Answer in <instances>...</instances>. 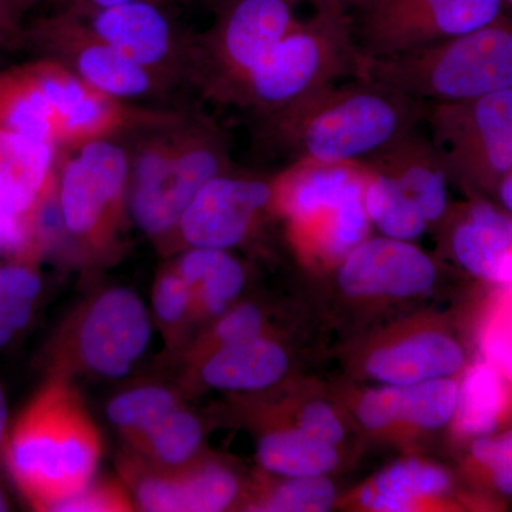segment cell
Returning <instances> with one entry per match:
<instances>
[{"label": "cell", "instance_id": "obj_28", "mask_svg": "<svg viewBox=\"0 0 512 512\" xmlns=\"http://www.w3.org/2000/svg\"><path fill=\"white\" fill-rule=\"evenodd\" d=\"M363 165V201L370 227L386 238L407 242L419 239L430 225L417 205L389 177Z\"/></svg>", "mask_w": 512, "mask_h": 512}, {"label": "cell", "instance_id": "obj_30", "mask_svg": "<svg viewBox=\"0 0 512 512\" xmlns=\"http://www.w3.org/2000/svg\"><path fill=\"white\" fill-rule=\"evenodd\" d=\"M202 441V426L194 414L175 409L157 426L136 441L154 460L167 467H180L197 453Z\"/></svg>", "mask_w": 512, "mask_h": 512}, {"label": "cell", "instance_id": "obj_11", "mask_svg": "<svg viewBox=\"0 0 512 512\" xmlns=\"http://www.w3.org/2000/svg\"><path fill=\"white\" fill-rule=\"evenodd\" d=\"M22 36L43 57L64 64L84 83L113 99H143L157 92V74L99 39L69 10L36 20Z\"/></svg>", "mask_w": 512, "mask_h": 512}, {"label": "cell", "instance_id": "obj_36", "mask_svg": "<svg viewBox=\"0 0 512 512\" xmlns=\"http://www.w3.org/2000/svg\"><path fill=\"white\" fill-rule=\"evenodd\" d=\"M262 328H264V319L259 309L252 305L235 306L222 313L212 330L211 342L215 348L245 342L261 336Z\"/></svg>", "mask_w": 512, "mask_h": 512}, {"label": "cell", "instance_id": "obj_19", "mask_svg": "<svg viewBox=\"0 0 512 512\" xmlns=\"http://www.w3.org/2000/svg\"><path fill=\"white\" fill-rule=\"evenodd\" d=\"M400 188L417 205L427 224H440L450 210V177L429 134L419 127L386 150L363 161Z\"/></svg>", "mask_w": 512, "mask_h": 512}, {"label": "cell", "instance_id": "obj_48", "mask_svg": "<svg viewBox=\"0 0 512 512\" xmlns=\"http://www.w3.org/2000/svg\"><path fill=\"white\" fill-rule=\"evenodd\" d=\"M505 12L512 15V0H504Z\"/></svg>", "mask_w": 512, "mask_h": 512}, {"label": "cell", "instance_id": "obj_18", "mask_svg": "<svg viewBox=\"0 0 512 512\" xmlns=\"http://www.w3.org/2000/svg\"><path fill=\"white\" fill-rule=\"evenodd\" d=\"M57 148L46 141L0 130V211L39 228L56 195Z\"/></svg>", "mask_w": 512, "mask_h": 512}, {"label": "cell", "instance_id": "obj_25", "mask_svg": "<svg viewBox=\"0 0 512 512\" xmlns=\"http://www.w3.org/2000/svg\"><path fill=\"white\" fill-rule=\"evenodd\" d=\"M453 487L450 474L443 467L421 460L394 463L363 488V507L377 512L416 510L423 501L443 497Z\"/></svg>", "mask_w": 512, "mask_h": 512}, {"label": "cell", "instance_id": "obj_6", "mask_svg": "<svg viewBox=\"0 0 512 512\" xmlns=\"http://www.w3.org/2000/svg\"><path fill=\"white\" fill-rule=\"evenodd\" d=\"M274 208L284 215L303 254L339 262L369 238L362 163L298 161L274 178Z\"/></svg>", "mask_w": 512, "mask_h": 512}, {"label": "cell", "instance_id": "obj_26", "mask_svg": "<svg viewBox=\"0 0 512 512\" xmlns=\"http://www.w3.org/2000/svg\"><path fill=\"white\" fill-rule=\"evenodd\" d=\"M174 268L190 286L198 316L227 312L245 285L244 268L224 249L190 248Z\"/></svg>", "mask_w": 512, "mask_h": 512}, {"label": "cell", "instance_id": "obj_17", "mask_svg": "<svg viewBox=\"0 0 512 512\" xmlns=\"http://www.w3.org/2000/svg\"><path fill=\"white\" fill-rule=\"evenodd\" d=\"M70 12V10H69ZM94 35L160 77L181 49L177 26L158 0H134L76 13Z\"/></svg>", "mask_w": 512, "mask_h": 512}, {"label": "cell", "instance_id": "obj_16", "mask_svg": "<svg viewBox=\"0 0 512 512\" xmlns=\"http://www.w3.org/2000/svg\"><path fill=\"white\" fill-rule=\"evenodd\" d=\"M450 220L448 249L457 265L495 289H512V215L490 198L471 197Z\"/></svg>", "mask_w": 512, "mask_h": 512}, {"label": "cell", "instance_id": "obj_27", "mask_svg": "<svg viewBox=\"0 0 512 512\" xmlns=\"http://www.w3.org/2000/svg\"><path fill=\"white\" fill-rule=\"evenodd\" d=\"M256 454L266 471L286 478L326 476L339 464L335 446L313 439L298 427L265 434Z\"/></svg>", "mask_w": 512, "mask_h": 512}, {"label": "cell", "instance_id": "obj_42", "mask_svg": "<svg viewBox=\"0 0 512 512\" xmlns=\"http://www.w3.org/2000/svg\"><path fill=\"white\" fill-rule=\"evenodd\" d=\"M8 430V403H6L5 394L0 389V451H2L3 444H5Z\"/></svg>", "mask_w": 512, "mask_h": 512}, {"label": "cell", "instance_id": "obj_10", "mask_svg": "<svg viewBox=\"0 0 512 512\" xmlns=\"http://www.w3.org/2000/svg\"><path fill=\"white\" fill-rule=\"evenodd\" d=\"M313 0H221L207 37L211 87L228 100L238 84L299 22V6Z\"/></svg>", "mask_w": 512, "mask_h": 512}, {"label": "cell", "instance_id": "obj_9", "mask_svg": "<svg viewBox=\"0 0 512 512\" xmlns=\"http://www.w3.org/2000/svg\"><path fill=\"white\" fill-rule=\"evenodd\" d=\"M57 177L64 228L79 241L101 245L119 225L130 183V154L113 138L74 148Z\"/></svg>", "mask_w": 512, "mask_h": 512}, {"label": "cell", "instance_id": "obj_44", "mask_svg": "<svg viewBox=\"0 0 512 512\" xmlns=\"http://www.w3.org/2000/svg\"><path fill=\"white\" fill-rule=\"evenodd\" d=\"M6 249V232H5V215L0 212V254H5Z\"/></svg>", "mask_w": 512, "mask_h": 512}, {"label": "cell", "instance_id": "obj_8", "mask_svg": "<svg viewBox=\"0 0 512 512\" xmlns=\"http://www.w3.org/2000/svg\"><path fill=\"white\" fill-rule=\"evenodd\" d=\"M504 0H365L350 12L360 56L412 52L505 15Z\"/></svg>", "mask_w": 512, "mask_h": 512}, {"label": "cell", "instance_id": "obj_13", "mask_svg": "<svg viewBox=\"0 0 512 512\" xmlns=\"http://www.w3.org/2000/svg\"><path fill=\"white\" fill-rule=\"evenodd\" d=\"M274 178L217 175L198 191L184 211L177 231L191 248L238 247L268 208H274Z\"/></svg>", "mask_w": 512, "mask_h": 512}, {"label": "cell", "instance_id": "obj_29", "mask_svg": "<svg viewBox=\"0 0 512 512\" xmlns=\"http://www.w3.org/2000/svg\"><path fill=\"white\" fill-rule=\"evenodd\" d=\"M178 407L170 390L144 386L114 397L107 407V417L124 436L136 443Z\"/></svg>", "mask_w": 512, "mask_h": 512}, {"label": "cell", "instance_id": "obj_41", "mask_svg": "<svg viewBox=\"0 0 512 512\" xmlns=\"http://www.w3.org/2000/svg\"><path fill=\"white\" fill-rule=\"evenodd\" d=\"M490 200L512 215V170L495 185Z\"/></svg>", "mask_w": 512, "mask_h": 512}, {"label": "cell", "instance_id": "obj_46", "mask_svg": "<svg viewBox=\"0 0 512 512\" xmlns=\"http://www.w3.org/2000/svg\"><path fill=\"white\" fill-rule=\"evenodd\" d=\"M8 510H9L8 498H6L5 493H3L2 488H0V512L8 511Z\"/></svg>", "mask_w": 512, "mask_h": 512}, {"label": "cell", "instance_id": "obj_4", "mask_svg": "<svg viewBox=\"0 0 512 512\" xmlns=\"http://www.w3.org/2000/svg\"><path fill=\"white\" fill-rule=\"evenodd\" d=\"M130 156L128 208L148 237L177 231L184 211L208 181L231 170L227 138L210 121L180 116L157 124Z\"/></svg>", "mask_w": 512, "mask_h": 512}, {"label": "cell", "instance_id": "obj_7", "mask_svg": "<svg viewBox=\"0 0 512 512\" xmlns=\"http://www.w3.org/2000/svg\"><path fill=\"white\" fill-rule=\"evenodd\" d=\"M423 126L448 177L470 197L490 198L512 170V89L426 103Z\"/></svg>", "mask_w": 512, "mask_h": 512}, {"label": "cell", "instance_id": "obj_38", "mask_svg": "<svg viewBox=\"0 0 512 512\" xmlns=\"http://www.w3.org/2000/svg\"><path fill=\"white\" fill-rule=\"evenodd\" d=\"M296 427L305 431L313 439L330 444V446L336 447L340 441L345 439V429H343L338 414L329 404L323 402L309 403L299 414Z\"/></svg>", "mask_w": 512, "mask_h": 512}, {"label": "cell", "instance_id": "obj_23", "mask_svg": "<svg viewBox=\"0 0 512 512\" xmlns=\"http://www.w3.org/2000/svg\"><path fill=\"white\" fill-rule=\"evenodd\" d=\"M288 370V356L278 343L258 338L218 346L205 355L202 382L227 392H255L274 386Z\"/></svg>", "mask_w": 512, "mask_h": 512}, {"label": "cell", "instance_id": "obj_1", "mask_svg": "<svg viewBox=\"0 0 512 512\" xmlns=\"http://www.w3.org/2000/svg\"><path fill=\"white\" fill-rule=\"evenodd\" d=\"M424 110L423 101L353 79L262 116V128L291 163H363L423 126Z\"/></svg>", "mask_w": 512, "mask_h": 512}, {"label": "cell", "instance_id": "obj_24", "mask_svg": "<svg viewBox=\"0 0 512 512\" xmlns=\"http://www.w3.org/2000/svg\"><path fill=\"white\" fill-rule=\"evenodd\" d=\"M512 419V384L493 365L478 357L464 367L458 382L456 414L451 423L458 437L473 441L508 429Z\"/></svg>", "mask_w": 512, "mask_h": 512}, {"label": "cell", "instance_id": "obj_40", "mask_svg": "<svg viewBox=\"0 0 512 512\" xmlns=\"http://www.w3.org/2000/svg\"><path fill=\"white\" fill-rule=\"evenodd\" d=\"M53 2L59 6V10L84 13L97 9L111 8V6L134 2V0H53Z\"/></svg>", "mask_w": 512, "mask_h": 512}, {"label": "cell", "instance_id": "obj_35", "mask_svg": "<svg viewBox=\"0 0 512 512\" xmlns=\"http://www.w3.org/2000/svg\"><path fill=\"white\" fill-rule=\"evenodd\" d=\"M153 306L157 318L167 328L181 325L194 313V298L190 286L171 266L158 276L153 291Z\"/></svg>", "mask_w": 512, "mask_h": 512}, {"label": "cell", "instance_id": "obj_32", "mask_svg": "<svg viewBox=\"0 0 512 512\" xmlns=\"http://www.w3.org/2000/svg\"><path fill=\"white\" fill-rule=\"evenodd\" d=\"M468 467L485 490L512 498V427L470 441Z\"/></svg>", "mask_w": 512, "mask_h": 512}, {"label": "cell", "instance_id": "obj_22", "mask_svg": "<svg viewBox=\"0 0 512 512\" xmlns=\"http://www.w3.org/2000/svg\"><path fill=\"white\" fill-rule=\"evenodd\" d=\"M466 365V352L456 339L424 332L376 350L367 359L366 372L380 384L410 386L457 376Z\"/></svg>", "mask_w": 512, "mask_h": 512}, {"label": "cell", "instance_id": "obj_31", "mask_svg": "<svg viewBox=\"0 0 512 512\" xmlns=\"http://www.w3.org/2000/svg\"><path fill=\"white\" fill-rule=\"evenodd\" d=\"M40 292L42 278L36 259H10L0 265V319L16 332L28 326Z\"/></svg>", "mask_w": 512, "mask_h": 512}, {"label": "cell", "instance_id": "obj_14", "mask_svg": "<svg viewBox=\"0 0 512 512\" xmlns=\"http://www.w3.org/2000/svg\"><path fill=\"white\" fill-rule=\"evenodd\" d=\"M437 278L433 259L413 242L366 238L339 262L340 288L359 298H410Z\"/></svg>", "mask_w": 512, "mask_h": 512}, {"label": "cell", "instance_id": "obj_12", "mask_svg": "<svg viewBox=\"0 0 512 512\" xmlns=\"http://www.w3.org/2000/svg\"><path fill=\"white\" fill-rule=\"evenodd\" d=\"M150 336V318L143 301L128 289H109L80 316L74 352L84 369L117 379L131 372L146 352Z\"/></svg>", "mask_w": 512, "mask_h": 512}, {"label": "cell", "instance_id": "obj_37", "mask_svg": "<svg viewBox=\"0 0 512 512\" xmlns=\"http://www.w3.org/2000/svg\"><path fill=\"white\" fill-rule=\"evenodd\" d=\"M133 504L119 484L90 483L73 495L69 500L64 501L56 508V511L64 512H123L133 511Z\"/></svg>", "mask_w": 512, "mask_h": 512}, {"label": "cell", "instance_id": "obj_43", "mask_svg": "<svg viewBox=\"0 0 512 512\" xmlns=\"http://www.w3.org/2000/svg\"><path fill=\"white\" fill-rule=\"evenodd\" d=\"M16 333L18 332H16V330L13 329L9 323H6L5 320L0 319V348L8 345L10 340L15 338Z\"/></svg>", "mask_w": 512, "mask_h": 512}, {"label": "cell", "instance_id": "obj_2", "mask_svg": "<svg viewBox=\"0 0 512 512\" xmlns=\"http://www.w3.org/2000/svg\"><path fill=\"white\" fill-rule=\"evenodd\" d=\"M101 451L100 431L79 393L57 375L12 424L2 456L30 507L56 511L92 483Z\"/></svg>", "mask_w": 512, "mask_h": 512}, {"label": "cell", "instance_id": "obj_34", "mask_svg": "<svg viewBox=\"0 0 512 512\" xmlns=\"http://www.w3.org/2000/svg\"><path fill=\"white\" fill-rule=\"evenodd\" d=\"M335 487L325 476L288 478L249 510L262 512H325L335 503Z\"/></svg>", "mask_w": 512, "mask_h": 512}, {"label": "cell", "instance_id": "obj_33", "mask_svg": "<svg viewBox=\"0 0 512 512\" xmlns=\"http://www.w3.org/2000/svg\"><path fill=\"white\" fill-rule=\"evenodd\" d=\"M481 359L512 384V289H497L477 330Z\"/></svg>", "mask_w": 512, "mask_h": 512}, {"label": "cell", "instance_id": "obj_47", "mask_svg": "<svg viewBox=\"0 0 512 512\" xmlns=\"http://www.w3.org/2000/svg\"><path fill=\"white\" fill-rule=\"evenodd\" d=\"M6 40H9V37L6 35L5 30H3L2 25H0V45H2L3 42H6Z\"/></svg>", "mask_w": 512, "mask_h": 512}, {"label": "cell", "instance_id": "obj_45", "mask_svg": "<svg viewBox=\"0 0 512 512\" xmlns=\"http://www.w3.org/2000/svg\"><path fill=\"white\" fill-rule=\"evenodd\" d=\"M340 2L343 3V5L346 6L352 12L353 9L356 8V6H359L360 3L365 2V0H340Z\"/></svg>", "mask_w": 512, "mask_h": 512}, {"label": "cell", "instance_id": "obj_21", "mask_svg": "<svg viewBox=\"0 0 512 512\" xmlns=\"http://www.w3.org/2000/svg\"><path fill=\"white\" fill-rule=\"evenodd\" d=\"M237 477L217 464H202L183 473L150 474L136 485L141 510L150 512H218L237 498Z\"/></svg>", "mask_w": 512, "mask_h": 512}, {"label": "cell", "instance_id": "obj_5", "mask_svg": "<svg viewBox=\"0 0 512 512\" xmlns=\"http://www.w3.org/2000/svg\"><path fill=\"white\" fill-rule=\"evenodd\" d=\"M359 57L350 10L340 0H313L311 16L256 64L228 100L266 116L343 77L355 79Z\"/></svg>", "mask_w": 512, "mask_h": 512}, {"label": "cell", "instance_id": "obj_20", "mask_svg": "<svg viewBox=\"0 0 512 512\" xmlns=\"http://www.w3.org/2000/svg\"><path fill=\"white\" fill-rule=\"evenodd\" d=\"M458 380L454 377L394 386L382 384L363 394L357 406L360 423L370 430H383L397 423L424 430L440 429L454 419Z\"/></svg>", "mask_w": 512, "mask_h": 512}, {"label": "cell", "instance_id": "obj_3", "mask_svg": "<svg viewBox=\"0 0 512 512\" xmlns=\"http://www.w3.org/2000/svg\"><path fill=\"white\" fill-rule=\"evenodd\" d=\"M355 79L423 103H446L512 89V15L412 52L359 57Z\"/></svg>", "mask_w": 512, "mask_h": 512}, {"label": "cell", "instance_id": "obj_39", "mask_svg": "<svg viewBox=\"0 0 512 512\" xmlns=\"http://www.w3.org/2000/svg\"><path fill=\"white\" fill-rule=\"evenodd\" d=\"M37 0H0V25L9 39L22 37V20Z\"/></svg>", "mask_w": 512, "mask_h": 512}, {"label": "cell", "instance_id": "obj_15", "mask_svg": "<svg viewBox=\"0 0 512 512\" xmlns=\"http://www.w3.org/2000/svg\"><path fill=\"white\" fill-rule=\"evenodd\" d=\"M66 66L50 57L0 70V130L62 148Z\"/></svg>", "mask_w": 512, "mask_h": 512}]
</instances>
